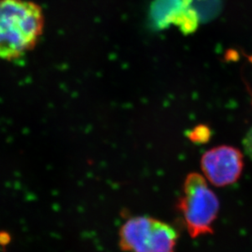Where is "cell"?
<instances>
[{
    "label": "cell",
    "instance_id": "6da1fadb",
    "mask_svg": "<svg viewBox=\"0 0 252 252\" xmlns=\"http://www.w3.org/2000/svg\"><path fill=\"white\" fill-rule=\"evenodd\" d=\"M43 28L38 5L27 0H0V59H14L31 50Z\"/></svg>",
    "mask_w": 252,
    "mask_h": 252
},
{
    "label": "cell",
    "instance_id": "7a4b0ae2",
    "mask_svg": "<svg viewBox=\"0 0 252 252\" xmlns=\"http://www.w3.org/2000/svg\"><path fill=\"white\" fill-rule=\"evenodd\" d=\"M178 208L192 238L213 233L212 224L219 212V200L200 174L193 172L186 177Z\"/></svg>",
    "mask_w": 252,
    "mask_h": 252
},
{
    "label": "cell",
    "instance_id": "3957f363",
    "mask_svg": "<svg viewBox=\"0 0 252 252\" xmlns=\"http://www.w3.org/2000/svg\"><path fill=\"white\" fill-rule=\"evenodd\" d=\"M120 245L128 252H174L175 228L149 217H132L120 229Z\"/></svg>",
    "mask_w": 252,
    "mask_h": 252
},
{
    "label": "cell",
    "instance_id": "277c9868",
    "mask_svg": "<svg viewBox=\"0 0 252 252\" xmlns=\"http://www.w3.org/2000/svg\"><path fill=\"white\" fill-rule=\"evenodd\" d=\"M201 167L207 180L217 187L235 183L243 169V156L237 148L220 145L202 155Z\"/></svg>",
    "mask_w": 252,
    "mask_h": 252
},
{
    "label": "cell",
    "instance_id": "5b68a950",
    "mask_svg": "<svg viewBox=\"0 0 252 252\" xmlns=\"http://www.w3.org/2000/svg\"><path fill=\"white\" fill-rule=\"evenodd\" d=\"M191 5L192 0H155L150 8L153 26L157 30L168 28Z\"/></svg>",
    "mask_w": 252,
    "mask_h": 252
},
{
    "label": "cell",
    "instance_id": "8992f818",
    "mask_svg": "<svg viewBox=\"0 0 252 252\" xmlns=\"http://www.w3.org/2000/svg\"><path fill=\"white\" fill-rule=\"evenodd\" d=\"M191 6L198 15L200 22H207L219 14L221 10V0H192Z\"/></svg>",
    "mask_w": 252,
    "mask_h": 252
},
{
    "label": "cell",
    "instance_id": "52a82bcc",
    "mask_svg": "<svg viewBox=\"0 0 252 252\" xmlns=\"http://www.w3.org/2000/svg\"><path fill=\"white\" fill-rule=\"evenodd\" d=\"M187 136L189 140L192 142L201 145V144H206L209 141L212 137V131L208 126L203 124H200L195 126L193 130L189 131Z\"/></svg>",
    "mask_w": 252,
    "mask_h": 252
},
{
    "label": "cell",
    "instance_id": "ba28073f",
    "mask_svg": "<svg viewBox=\"0 0 252 252\" xmlns=\"http://www.w3.org/2000/svg\"><path fill=\"white\" fill-rule=\"evenodd\" d=\"M243 145L246 154L252 159V127L243 139Z\"/></svg>",
    "mask_w": 252,
    "mask_h": 252
}]
</instances>
